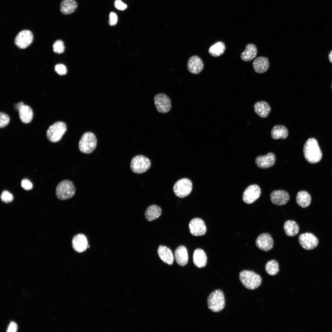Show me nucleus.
<instances>
[{
  "label": "nucleus",
  "instance_id": "30",
  "mask_svg": "<svg viewBox=\"0 0 332 332\" xmlns=\"http://www.w3.org/2000/svg\"><path fill=\"white\" fill-rule=\"evenodd\" d=\"M283 228L285 234L288 236L292 237L298 233L299 228L298 224L292 220H288L284 223Z\"/></svg>",
  "mask_w": 332,
  "mask_h": 332
},
{
  "label": "nucleus",
  "instance_id": "40",
  "mask_svg": "<svg viewBox=\"0 0 332 332\" xmlns=\"http://www.w3.org/2000/svg\"><path fill=\"white\" fill-rule=\"evenodd\" d=\"M18 326L14 322H11L7 329L8 332H15L17 331Z\"/></svg>",
  "mask_w": 332,
  "mask_h": 332
},
{
  "label": "nucleus",
  "instance_id": "20",
  "mask_svg": "<svg viewBox=\"0 0 332 332\" xmlns=\"http://www.w3.org/2000/svg\"><path fill=\"white\" fill-rule=\"evenodd\" d=\"M157 252L160 258L164 263L169 265L172 264L174 257L170 248L165 246L160 245L158 249Z\"/></svg>",
  "mask_w": 332,
  "mask_h": 332
},
{
  "label": "nucleus",
  "instance_id": "42",
  "mask_svg": "<svg viewBox=\"0 0 332 332\" xmlns=\"http://www.w3.org/2000/svg\"><path fill=\"white\" fill-rule=\"evenodd\" d=\"M328 59L332 63V50H331L329 53Z\"/></svg>",
  "mask_w": 332,
  "mask_h": 332
},
{
  "label": "nucleus",
  "instance_id": "34",
  "mask_svg": "<svg viewBox=\"0 0 332 332\" xmlns=\"http://www.w3.org/2000/svg\"><path fill=\"white\" fill-rule=\"evenodd\" d=\"M0 198L2 202L7 203L11 202L14 199L12 194L7 190H4L2 192Z\"/></svg>",
  "mask_w": 332,
  "mask_h": 332
},
{
  "label": "nucleus",
  "instance_id": "17",
  "mask_svg": "<svg viewBox=\"0 0 332 332\" xmlns=\"http://www.w3.org/2000/svg\"><path fill=\"white\" fill-rule=\"evenodd\" d=\"M204 63L202 59L198 56L194 55L190 57L187 63L188 71L194 74L200 73L204 68Z\"/></svg>",
  "mask_w": 332,
  "mask_h": 332
},
{
  "label": "nucleus",
  "instance_id": "32",
  "mask_svg": "<svg viewBox=\"0 0 332 332\" xmlns=\"http://www.w3.org/2000/svg\"><path fill=\"white\" fill-rule=\"evenodd\" d=\"M265 269L268 274L271 275H275L279 271V263L275 260H270L266 263Z\"/></svg>",
  "mask_w": 332,
  "mask_h": 332
},
{
  "label": "nucleus",
  "instance_id": "1",
  "mask_svg": "<svg viewBox=\"0 0 332 332\" xmlns=\"http://www.w3.org/2000/svg\"><path fill=\"white\" fill-rule=\"evenodd\" d=\"M304 156L309 163L315 164L319 162L322 157V153L316 139H308L305 143L303 148Z\"/></svg>",
  "mask_w": 332,
  "mask_h": 332
},
{
  "label": "nucleus",
  "instance_id": "3",
  "mask_svg": "<svg viewBox=\"0 0 332 332\" xmlns=\"http://www.w3.org/2000/svg\"><path fill=\"white\" fill-rule=\"evenodd\" d=\"M75 188L73 182L69 180H63L57 185L56 195L57 198L63 200L70 199L75 195Z\"/></svg>",
  "mask_w": 332,
  "mask_h": 332
},
{
  "label": "nucleus",
  "instance_id": "29",
  "mask_svg": "<svg viewBox=\"0 0 332 332\" xmlns=\"http://www.w3.org/2000/svg\"><path fill=\"white\" fill-rule=\"evenodd\" d=\"M296 199L297 204L303 208H306L308 207L311 203V200L310 194L305 191L299 192L297 195Z\"/></svg>",
  "mask_w": 332,
  "mask_h": 332
},
{
  "label": "nucleus",
  "instance_id": "4",
  "mask_svg": "<svg viewBox=\"0 0 332 332\" xmlns=\"http://www.w3.org/2000/svg\"><path fill=\"white\" fill-rule=\"evenodd\" d=\"M97 143V139L94 133L91 132H85L79 142V149L82 153H91L96 149Z\"/></svg>",
  "mask_w": 332,
  "mask_h": 332
},
{
  "label": "nucleus",
  "instance_id": "21",
  "mask_svg": "<svg viewBox=\"0 0 332 332\" xmlns=\"http://www.w3.org/2000/svg\"><path fill=\"white\" fill-rule=\"evenodd\" d=\"M174 257L177 263L181 266H185L188 262V255L186 248L184 246L178 247L175 250Z\"/></svg>",
  "mask_w": 332,
  "mask_h": 332
},
{
  "label": "nucleus",
  "instance_id": "33",
  "mask_svg": "<svg viewBox=\"0 0 332 332\" xmlns=\"http://www.w3.org/2000/svg\"><path fill=\"white\" fill-rule=\"evenodd\" d=\"M53 49L54 52L57 53H61L64 52L65 46L63 42L61 40L56 41L53 45Z\"/></svg>",
  "mask_w": 332,
  "mask_h": 332
},
{
  "label": "nucleus",
  "instance_id": "7",
  "mask_svg": "<svg viewBox=\"0 0 332 332\" xmlns=\"http://www.w3.org/2000/svg\"><path fill=\"white\" fill-rule=\"evenodd\" d=\"M151 165V161L148 157L143 155H138L132 159L130 167L134 173L141 174L147 171Z\"/></svg>",
  "mask_w": 332,
  "mask_h": 332
},
{
  "label": "nucleus",
  "instance_id": "28",
  "mask_svg": "<svg viewBox=\"0 0 332 332\" xmlns=\"http://www.w3.org/2000/svg\"><path fill=\"white\" fill-rule=\"evenodd\" d=\"M288 134L287 128L284 126L278 125L275 126L272 129L271 135L274 139H285Z\"/></svg>",
  "mask_w": 332,
  "mask_h": 332
},
{
  "label": "nucleus",
  "instance_id": "41",
  "mask_svg": "<svg viewBox=\"0 0 332 332\" xmlns=\"http://www.w3.org/2000/svg\"><path fill=\"white\" fill-rule=\"evenodd\" d=\"M23 105V103L22 102H20L15 105V109L16 110H18L19 108L22 105Z\"/></svg>",
  "mask_w": 332,
  "mask_h": 332
},
{
  "label": "nucleus",
  "instance_id": "39",
  "mask_svg": "<svg viewBox=\"0 0 332 332\" xmlns=\"http://www.w3.org/2000/svg\"><path fill=\"white\" fill-rule=\"evenodd\" d=\"M118 18L117 14L114 12H111L109 15V23L110 26H114L117 22Z\"/></svg>",
  "mask_w": 332,
  "mask_h": 332
},
{
  "label": "nucleus",
  "instance_id": "36",
  "mask_svg": "<svg viewBox=\"0 0 332 332\" xmlns=\"http://www.w3.org/2000/svg\"><path fill=\"white\" fill-rule=\"evenodd\" d=\"M55 70L58 74L61 75L65 74L67 71L66 66L62 64L56 65L55 67Z\"/></svg>",
  "mask_w": 332,
  "mask_h": 332
},
{
  "label": "nucleus",
  "instance_id": "2",
  "mask_svg": "<svg viewBox=\"0 0 332 332\" xmlns=\"http://www.w3.org/2000/svg\"><path fill=\"white\" fill-rule=\"evenodd\" d=\"M239 280L247 289L254 290L261 284L262 279L258 274L252 271L244 270L239 274Z\"/></svg>",
  "mask_w": 332,
  "mask_h": 332
},
{
  "label": "nucleus",
  "instance_id": "24",
  "mask_svg": "<svg viewBox=\"0 0 332 332\" xmlns=\"http://www.w3.org/2000/svg\"><path fill=\"white\" fill-rule=\"evenodd\" d=\"M254 109L255 113L260 117L265 118L268 116L271 109L267 102L261 101H258L255 104Z\"/></svg>",
  "mask_w": 332,
  "mask_h": 332
},
{
  "label": "nucleus",
  "instance_id": "12",
  "mask_svg": "<svg viewBox=\"0 0 332 332\" xmlns=\"http://www.w3.org/2000/svg\"><path fill=\"white\" fill-rule=\"evenodd\" d=\"M298 240L301 246L306 250L313 249L318 245V240L313 234L308 232L300 234Z\"/></svg>",
  "mask_w": 332,
  "mask_h": 332
},
{
  "label": "nucleus",
  "instance_id": "15",
  "mask_svg": "<svg viewBox=\"0 0 332 332\" xmlns=\"http://www.w3.org/2000/svg\"><path fill=\"white\" fill-rule=\"evenodd\" d=\"M290 198L288 193L286 191L281 190L273 191L270 194V200L274 204L282 206L286 204Z\"/></svg>",
  "mask_w": 332,
  "mask_h": 332
},
{
  "label": "nucleus",
  "instance_id": "37",
  "mask_svg": "<svg viewBox=\"0 0 332 332\" xmlns=\"http://www.w3.org/2000/svg\"><path fill=\"white\" fill-rule=\"evenodd\" d=\"M21 185L25 190H29L33 188V185L31 182L26 179H24L21 181Z\"/></svg>",
  "mask_w": 332,
  "mask_h": 332
},
{
  "label": "nucleus",
  "instance_id": "26",
  "mask_svg": "<svg viewBox=\"0 0 332 332\" xmlns=\"http://www.w3.org/2000/svg\"><path fill=\"white\" fill-rule=\"evenodd\" d=\"M161 214L162 210L160 207L155 204H152L147 208L144 216L148 221H151L158 218Z\"/></svg>",
  "mask_w": 332,
  "mask_h": 332
},
{
  "label": "nucleus",
  "instance_id": "19",
  "mask_svg": "<svg viewBox=\"0 0 332 332\" xmlns=\"http://www.w3.org/2000/svg\"><path fill=\"white\" fill-rule=\"evenodd\" d=\"M72 244L74 250L80 253L85 251L88 246L86 237L82 234L75 236L73 239Z\"/></svg>",
  "mask_w": 332,
  "mask_h": 332
},
{
  "label": "nucleus",
  "instance_id": "22",
  "mask_svg": "<svg viewBox=\"0 0 332 332\" xmlns=\"http://www.w3.org/2000/svg\"><path fill=\"white\" fill-rule=\"evenodd\" d=\"M193 259L195 265L199 268L205 267L207 263L206 255L204 251L200 248L196 249L194 251Z\"/></svg>",
  "mask_w": 332,
  "mask_h": 332
},
{
  "label": "nucleus",
  "instance_id": "11",
  "mask_svg": "<svg viewBox=\"0 0 332 332\" xmlns=\"http://www.w3.org/2000/svg\"><path fill=\"white\" fill-rule=\"evenodd\" d=\"M33 35L32 32L28 30H23L20 31L15 38L14 42L19 48L24 49L28 47L32 42Z\"/></svg>",
  "mask_w": 332,
  "mask_h": 332
},
{
  "label": "nucleus",
  "instance_id": "35",
  "mask_svg": "<svg viewBox=\"0 0 332 332\" xmlns=\"http://www.w3.org/2000/svg\"><path fill=\"white\" fill-rule=\"evenodd\" d=\"M10 120V117L7 114L2 112H0V127L1 128L6 127L9 124Z\"/></svg>",
  "mask_w": 332,
  "mask_h": 332
},
{
  "label": "nucleus",
  "instance_id": "10",
  "mask_svg": "<svg viewBox=\"0 0 332 332\" xmlns=\"http://www.w3.org/2000/svg\"><path fill=\"white\" fill-rule=\"evenodd\" d=\"M261 194V189L258 185L255 184L250 185L244 191L243 200L246 204H252L259 198Z\"/></svg>",
  "mask_w": 332,
  "mask_h": 332
},
{
  "label": "nucleus",
  "instance_id": "23",
  "mask_svg": "<svg viewBox=\"0 0 332 332\" xmlns=\"http://www.w3.org/2000/svg\"><path fill=\"white\" fill-rule=\"evenodd\" d=\"M257 53L258 49L256 46L254 44L249 43L246 45L245 49L241 53L240 58L245 61H249L255 57Z\"/></svg>",
  "mask_w": 332,
  "mask_h": 332
},
{
  "label": "nucleus",
  "instance_id": "9",
  "mask_svg": "<svg viewBox=\"0 0 332 332\" xmlns=\"http://www.w3.org/2000/svg\"><path fill=\"white\" fill-rule=\"evenodd\" d=\"M154 102L156 109L160 113H167L171 109L170 99L165 94L159 93L156 94L154 97Z\"/></svg>",
  "mask_w": 332,
  "mask_h": 332
},
{
  "label": "nucleus",
  "instance_id": "14",
  "mask_svg": "<svg viewBox=\"0 0 332 332\" xmlns=\"http://www.w3.org/2000/svg\"><path fill=\"white\" fill-rule=\"evenodd\" d=\"M255 244L259 249L264 251H267L273 247L274 241L270 234L268 233H263L257 237L255 241Z\"/></svg>",
  "mask_w": 332,
  "mask_h": 332
},
{
  "label": "nucleus",
  "instance_id": "27",
  "mask_svg": "<svg viewBox=\"0 0 332 332\" xmlns=\"http://www.w3.org/2000/svg\"><path fill=\"white\" fill-rule=\"evenodd\" d=\"M77 4L75 0H63L60 3V11L63 14H70L76 10Z\"/></svg>",
  "mask_w": 332,
  "mask_h": 332
},
{
  "label": "nucleus",
  "instance_id": "13",
  "mask_svg": "<svg viewBox=\"0 0 332 332\" xmlns=\"http://www.w3.org/2000/svg\"><path fill=\"white\" fill-rule=\"evenodd\" d=\"M189 228L190 233L195 236L204 235L207 231V227L204 221L198 218H193L190 221Z\"/></svg>",
  "mask_w": 332,
  "mask_h": 332
},
{
  "label": "nucleus",
  "instance_id": "16",
  "mask_svg": "<svg viewBox=\"0 0 332 332\" xmlns=\"http://www.w3.org/2000/svg\"><path fill=\"white\" fill-rule=\"evenodd\" d=\"M275 160V154L272 152H269L266 155L257 157L255 159V163L258 167L265 169L273 166Z\"/></svg>",
  "mask_w": 332,
  "mask_h": 332
},
{
  "label": "nucleus",
  "instance_id": "8",
  "mask_svg": "<svg viewBox=\"0 0 332 332\" xmlns=\"http://www.w3.org/2000/svg\"><path fill=\"white\" fill-rule=\"evenodd\" d=\"M192 189L191 181L187 178H183L178 180L174 184L173 190L176 196L183 198L188 196Z\"/></svg>",
  "mask_w": 332,
  "mask_h": 332
},
{
  "label": "nucleus",
  "instance_id": "6",
  "mask_svg": "<svg viewBox=\"0 0 332 332\" xmlns=\"http://www.w3.org/2000/svg\"><path fill=\"white\" fill-rule=\"evenodd\" d=\"M66 130L67 126L65 123L57 122L49 127L46 132V136L50 141L57 142L61 139Z\"/></svg>",
  "mask_w": 332,
  "mask_h": 332
},
{
  "label": "nucleus",
  "instance_id": "31",
  "mask_svg": "<svg viewBox=\"0 0 332 332\" xmlns=\"http://www.w3.org/2000/svg\"><path fill=\"white\" fill-rule=\"evenodd\" d=\"M225 49L224 44L222 42H218L211 45L209 48L208 52L211 56L218 57L222 55Z\"/></svg>",
  "mask_w": 332,
  "mask_h": 332
},
{
  "label": "nucleus",
  "instance_id": "18",
  "mask_svg": "<svg viewBox=\"0 0 332 332\" xmlns=\"http://www.w3.org/2000/svg\"><path fill=\"white\" fill-rule=\"evenodd\" d=\"M255 71L258 73H262L267 70L269 67L268 58L264 56H259L256 58L252 63Z\"/></svg>",
  "mask_w": 332,
  "mask_h": 332
},
{
  "label": "nucleus",
  "instance_id": "38",
  "mask_svg": "<svg viewBox=\"0 0 332 332\" xmlns=\"http://www.w3.org/2000/svg\"><path fill=\"white\" fill-rule=\"evenodd\" d=\"M114 4L115 7L117 10H124L127 7V5L123 3L121 0H115Z\"/></svg>",
  "mask_w": 332,
  "mask_h": 332
},
{
  "label": "nucleus",
  "instance_id": "43",
  "mask_svg": "<svg viewBox=\"0 0 332 332\" xmlns=\"http://www.w3.org/2000/svg\"><path fill=\"white\" fill-rule=\"evenodd\" d=\"M331 88H332V84H331Z\"/></svg>",
  "mask_w": 332,
  "mask_h": 332
},
{
  "label": "nucleus",
  "instance_id": "5",
  "mask_svg": "<svg viewBox=\"0 0 332 332\" xmlns=\"http://www.w3.org/2000/svg\"><path fill=\"white\" fill-rule=\"evenodd\" d=\"M208 308L214 312L222 310L225 305V300L223 293L220 290H217L212 292L207 299Z\"/></svg>",
  "mask_w": 332,
  "mask_h": 332
},
{
  "label": "nucleus",
  "instance_id": "25",
  "mask_svg": "<svg viewBox=\"0 0 332 332\" xmlns=\"http://www.w3.org/2000/svg\"><path fill=\"white\" fill-rule=\"evenodd\" d=\"M20 119L24 123L27 124L32 121L33 116L32 109L29 106L23 105L18 110Z\"/></svg>",
  "mask_w": 332,
  "mask_h": 332
}]
</instances>
